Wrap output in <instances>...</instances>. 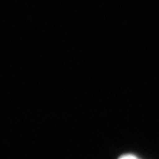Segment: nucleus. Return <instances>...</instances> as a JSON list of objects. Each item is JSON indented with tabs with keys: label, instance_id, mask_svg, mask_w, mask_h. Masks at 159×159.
Masks as SVG:
<instances>
[{
	"label": "nucleus",
	"instance_id": "f257e3e1",
	"mask_svg": "<svg viewBox=\"0 0 159 159\" xmlns=\"http://www.w3.org/2000/svg\"><path fill=\"white\" fill-rule=\"evenodd\" d=\"M119 159H140L137 156L135 155H133V154H125V155H122L119 157Z\"/></svg>",
	"mask_w": 159,
	"mask_h": 159
}]
</instances>
